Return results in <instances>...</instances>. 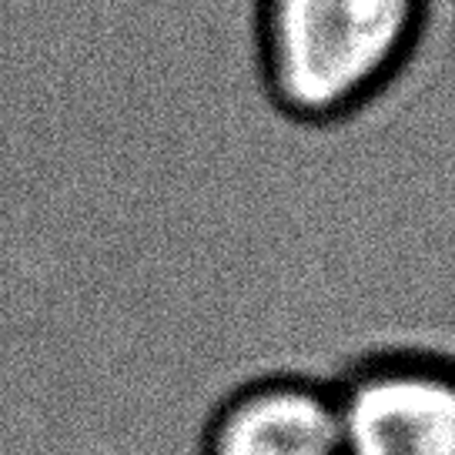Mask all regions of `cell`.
Segmentation results:
<instances>
[{"label":"cell","instance_id":"obj_2","mask_svg":"<svg viewBox=\"0 0 455 455\" xmlns=\"http://www.w3.org/2000/svg\"><path fill=\"white\" fill-rule=\"evenodd\" d=\"M345 455H455V352L379 341L331 371Z\"/></svg>","mask_w":455,"mask_h":455},{"label":"cell","instance_id":"obj_4","mask_svg":"<svg viewBox=\"0 0 455 455\" xmlns=\"http://www.w3.org/2000/svg\"><path fill=\"white\" fill-rule=\"evenodd\" d=\"M435 4H455V0H435Z\"/></svg>","mask_w":455,"mask_h":455},{"label":"cell","instance_id":"obj_3","mask_svg":"<svg viewBox=\"0 0 455 455\" xmlns=\"http://www.w3.org/2000/svg\"><path fill=\"white\" fill-rule=\"evenodd\" d=\"M198 455H345L331 371L265 369L214 398Z\"/></svg>","mask_w":455,"mask_h":455},{"label":"cell","instance_id":"obj_1","mask_svg":"<svg viewBox=\"0 0 455 455\" xmlns=\"http://www.w3.org/2000/svg\"><path fill=\"white\" fill-rule=\"evenodd\" d=\"M432 14L435 0H255L258 91L291 128H345L405 81Z\"/></svg>","mask_w":455,"mask_h":455}]
</instances>
